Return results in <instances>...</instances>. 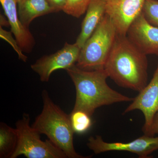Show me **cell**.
Segmentation results:
<instances>
[{"mask_svg":"<svg viewBox=\"0 0 158 158\" xmlns=\"http://www.w3.org/2000/svg\"><path fill=\"white\" fill-rule=\"evenodd\" d=\"M43 109L31 126L41 135L47 136L67 158H88L90 156L79 154L74 147V134L71 123L70 115L56 104L50 97L47 90H43Z\"/></svg>","mask_w":158,"mask_h":158,"instance_id":"3957f363","label":"cell"},{"mask_svg":"<svg viewBox=\"0 0 158 158\" xmlns=\"http://www.w3.org/2000/svg\"><path fill=\"white\" fill-rule=\"evenodd\" d=\"M30 115L24 113L15 123L18 143L11 158L22 155L27 158H67L50 140H41L40 134L30 125Z\"/></svg>","mask_w":158,"mask_h":158,"instance_id":"5b68a950","label":"cell"},{"mask_svg":"<svg viewBox=\"0 0 158 158\" xmlns=\"http://www.w3.org/2000/svg\"><path fill=\"white\" fill-rule=\"evenodd\" d=\"M148 62L127 35L117 34L104 66L109 77L120 87L141 92L148 84Z\"/></svg>","mask_w":158,"mask_h":158,"instance_id":"6da1fadb","label":"cell"},{"mask_svg":"<svg viewBox=\"0 0 158 158\" xmlns=\"http://www.w3.org/2000/svg\"><path fill=\"white\" fill-rule=\"evenodd\" d=\"M143 132L144 135L149 136H154L156 135H158V111L154 116L149 127Z\"/></svg>","mask_w":158,"mask_h":158,"instance_id":"d6986e66","label":"cell"},{"mask_svg":"<svg viewBox=\"0 0 158 158\" xmlns=\"http://www.w3.org/2000/svg\"><path fill=\"white\" fill-rule=\"evenodd\" d=\"M142 13L150 23L158 27V0H146Z\"/></svg>","mask_w":158,"mask_h":158,"instance_id":"e0dca14e","label":"cell"},{"mask_svg":"<svg viewBox=\"0 0 158 158\" xmlns=\"http://www.w3.org/2000/svg\"><path fill=\"white\" fill-rule=\"evenodd\" d=\"M106 0H91L82 22L81 33L76 43L81 48L98 27L106 13Z\"/></svg>","mask_w":158,"mask_h":158,"instance_id":"7c38bea8","label":"cell"},{"mask_svg":"<svg viewBox=\"0 0 158 158\" xmlns=\"http://www.w3.org/2000/svg\"><path fill=\"white\" fill-rule=\"evenodd\" d=\"M5 14L8 19L14 34L23 52H31L35 44V39L29 28L26 27L21 22L18 12V0H0Z\"/></svg>","mask_w":158,"mask_h":158,"instance_id":"8fae6325","label":"cell"},{"mask_svg":"<svg viewBox=\"0 0 158 158\" xmlns=\"http://www.w3.org/2000/svg\"><path fill=\"white\" fill-rule=\"evenodd\" d=\"M75 87L76 99L72 111L81 110L92 116L98 108L122 102H132L129 97L113 90L106 82L103 69L86 70L74 65L65 70Z\"/></svg>","mask_w":158,"mask_h":158,"instance_id":"7a4b0ae2","label":"cell"},{"mask_svg":"<svg viewBox=\"0 0 158 158\" xmlns=\"http://www.w3.org/2000/svg\"><path fill=\"white\" fill-rule=\"evenodd\" d=\"M69 115L72 127L75 133L84 134L92 126L91 116L84 111H72Z\"/></svg>","mask_w":158,"mask_h":158,"instance_id":"9a60e30c","label":"cell"},{"mask_svg":"<svg viewBox=\"0 0 158 158\" xmlns=\"http://www.w3.org/2000/svg\"><path fill=\"white\" fill-rule=\"evenodd\" d=\"M18 12L21 22L29 28L36 18L55 12L47 0H18Z\"/></svg>","mask_w":158,"mask_h":158,"instance_id":"4fadbf2b","label":"cell"},{"mask_svg":"<svg viewBox=\"0 0 158 158\" xmlns=\"http://www.w3.org/2000/svg\"><path fill=\"white\" fill-rule=\"evenodd\" d=\"M1 26H6L8 27V26L10 25H9V21L8 20H6L5 17L3 15H1Z\"/></svg>","mask_w":158,"mask_h":158,"instance_id":"44dd1931","label":"cell"},{"mask_svg":"<svg viewBox=\"0 0 158 158\" xmlns=\"http://www.w3.org/2000/svg\"><path fill=\"white\" fill-rule=\"evenodd\" d=\"M55 12L62 11L67 0H47Z\"/></svg>","mask_w":158,"mask_h":158,"instance_id":"ffe728a7","label":"cell"},{"mask_svg":"<svg viewBox=\"0 0 158 158\" xmlns=\"http://www.w3.org/2000/svg\"><path fill=\"white\" fill-rule=\"evenodd\" d=\"M146 0H106V14L117 34L127 35L132 23L142 13Z\"/></svg>","mask_w":158,"mask_h":158,"instance_id":"ba28073f","label":"cell"},{"mask_svg":"<svg viewBox=\"0 0 158 158\" xmlns=\"http://www.w3.org/2000/svg\"><path fill=\"white\" fill-rule=\"evenodd\" d=\"M81 48L76 43L65 42L62 49L55 53L43 56L31 65V68L40 77V81L48 82L52 74L58 69L66 70L76 64Z\"/></svg>","mask_w":158,"mask_h":158,"instance_id":"52a82bcc","label":"cell"},{"mask_svg":"<svg viewBox=\"0 0 158 158\" xmlns=\"http://www.w3.org/2000/svg\"><path fill=\"white\" fill-rule=\"evenodd\" d=\"M11 32H8V31L4 30L2 28V26L0 27V37H1V38L6 40L12 46L14 50L17 53L19 59L22 60L23 62H27V57L23 53V52L21 48L20 47L17 40L16 39H15L12 37Z\"/></svg>","mask_w":158,"mask_h":158,"instance_id":"ac0fdd59","label":"cell"},{"mask_svg":"<svg viewBox=\"0 0 158 158\" xmlns=\"http://www.w3.org/2000/svg\"><path fill=\"white\" fill-rule=\"evenodd\" d=\"M18 135L16 129L4 122L0 123V158H11L17 148Z\"/></svg>","mask_w":158,"mask_h":158,"instance_id":"5bb4252c","label":"cell"},{"mask_svg":"<svg viewBox=\"0 0 158 158\" xmlns=\"http://www.w3.org/2000/svg\"><path fill=\"white\" fill-rule=\"evenodd\" d=\"M127 36L143 53L158 56V27L150 23L143 13L132 23Z\"/></svg>","mask_w":158,"mask_h":158,"instance_id":"9c48e42d","label":"cell"},{"mask_svg":"<svg viewBox=\"0 0 158 158\" xmlns=\"http://www.w3.org/2000/svg\"><path fill=\"white\" fill-rule=\"evenodd\" d=\"M91 0H67L62 11L66 14L79 18L86 13Z\"/></svg>","mask_w":158,"mask_h":158,"instance_id":"2e32d148","label":"cell"},{"mask_svg":"<svg viewBox=\"0 0 158 158\" xmlns=\"http://www.w3.org/2000/svg\"><path fill=\"white\" fill-rule=\"evenodd\" d=\"M117 34L112 21L106 14L81 48L76 65L84 70L103 69Z\"/></svg>","mask_w":158,"mask_h":158,"instance_id":"277c9868","label":"cell"},{"mask_svg":"<svg viewBox=\"0 0 158 158\" xmlns=\"http://www.w3.org/2000/svg\"><path fill=\"white\" fill-rule=\"evenodd\" d=\"M135 110H140L144 114L145 123L142 130L144 131L149 127L158 111V63L151 81L134 98L123 114Z\"/></svg>","mask_w":158,"mask_h":158,"instance_id":"30bf717a","label":"cell"},{"mask_svg":"<svg viewBox=\"0 0 158 158\" xmlns=\"http://www.w3.org/2000/svg\"><path fill=\"white\" fill-rule=\"evenodd\" d=\"M87 146L95 154L110 151H125L138 155L139 158H149V156L158 150V136L144 135L127 143L107 142L101 136L90 137Z\"/></svg>","mask_w":158,"mask_h":158,"instance_id":"8992f818","label":"cell"}]
</instances>
